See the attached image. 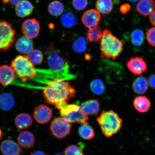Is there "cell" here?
I'll return each mask as SVG.
<instances>
[{
    "instance_id": "obj_1",
    "label": "cell",
    "mask_w": 155,
    "mask_h": 155,
    "mask_svg": "<svg viewBox=\"0 0 155 155\" xmlns=\"http://www.w3.org/2000/svg\"><path fill=\"white\" fill-rule=\"evenodd\" d=\"M42 93L45 101L55 106L71 100L74 97L76 91L68 81L56 78L46 85Z\"/></svg>"
},
{
    "instance_id": "obj_2",
    "label": "cell",
    "mask_w": 155,
    "mask_h": 155,
    "mask_svg": "<svg viewBox=\"0 0 155 155\" xmlns=\"http://www.w3.org/2000/svg\"><path fill=\"white\" fill-rule=\"evenodd\" d=\"M124 44V40H120L109 30L105 29L103 32L100 44L101 57L116 59L121 53Z\"/></svg>"
},
{
    "instance_id": "obj_3",
    "label": "cell",
    "mask_w": 155,
    "mask_h": 155,
    "mask_svg": "<svg viewBox=\"0 0 155 155\" xmlns=\"http://www.w3.org/2000/svg\"><path fill=\"white\" fill-rule=\"evenodd\" d=\"M96 120L102 133L107 137L119 132L123 125L121 118L112 110L102 111Z\"/></svg>"
},
{
    "instance_id": "obj_4",
    "label": "cell",
    "mask_w": 155,
    "mask_h": 155,
    "mask_svg": "<svg viewBox=\"0 0 155 155\" xmlns=\"http://www.w3.org/2000/svg\"><path fill=\"white\" fill-rule=\"evenodd\" d=\"M11 67L15 74L23 82L33 78L36 76L35 68L27 56H17L12 61Z\"/></svg>"
},
{
    "instance_id": "obj_5",
    "label": "cell",
    "mask_w": 155,
    "mask_h": 155,
    "mask_svg": "<svg viewBox=\"0 0 155 155\" xmlns=\"http://www.w3.org/2000/svg\"><path fill=\"white\" fill-rule=\"evenodd\" d=\"M64 104L59 110L62 117L71 123H78L82 124H89L88 116L82 111L80 106L75 104Z\"/></svg>"
},
{
    "instance_id": "obj_6",
    "label": "cell",
    "mask_w": 155,
    "mask_h": 155,
    "mask_svg": "<svg viewBox=\"0 0 155 155\" xmlns=\"http://www.w3.org/2000/svg\"><path fill=\"white\" fill-rule=\"evenodd\" d=\"M15 40V32L7 21H0V51H6L13 45Z\"/></svg>"
},
{
    "instance_id": "obj_7",
    "label": "cell",
    "mask_w": 155,
    "mask_h": 155,
    "mask_svg": "<svg viewBox=\"0 0 155 155\" xmlns=\"http://www.w3.org/2000/svg\"><path fill=\"white\" fill-rule=\"evenodd\" d=\"M48 65L52 69L58 71H63L68 67L67 60L60 55L53 42L46 50Z\"/></svg>"
},
{
    "instance_id": "obj_8",
    "label": "cell",
    "mask_w": 155,
    "mask_h": 155,
    "mask_svg": "<svg viewBox=\"0 0 155 155\" xmlns=\"http://www.w3.org/2000/svg\"><path fill=\"white\" fill-rule=\"evenodd\" d=\"M71 124L67 120L63 117L55 118L51 121L50 129L54 136L62 139L71 133Z\"/></svg>"
},
{
    "instance_id": "obj_9",
    "label": "cell",
    "mask_w": 155,
    "mask_h": 155,
    "mask_svg": "<svg viewBox=\"0 0 155 155\" xmlns=\"http://www.w3.org/2000/svg\"><path fill=\"white\" fill-rule=\"evenodd\" d=\"M21 30L25 36L30 39L35 38L39 35L40 25L35 19H27L23 23Z\"/></svg>"
},
{
    "instance_id": "obj_10",
    "label": "cell",
    "mask_w": 155,
    "mask_h": 155,
    "mask_svg": "<svg viewBox=\"0 0 155 155\" xmlns=\"http://www.w3.org/2000/svg\"><path fill=\"white\" fill-rule=\"evenodd\" d=\"M127 66L131 72L135 75H140L148 70L147 64L142 58L137 57L130 58L127 62Z\"/></svg>"
},
{
    "instance_id": "obj_11",
    "label": "cell",
    "mask_w": 155,
    "mask_h": 155,
    "mask_svg": "<svg viewBox=\"0 0 155 155\" xmlns=\"http://www.w3.org/2000/svg\"><path fill=\"white\" fill-rule=\"evenodd\" d=\"M101 16L98 11L94 9L87 10L83 13L82 21L83 25L89 29L98 26Z\"/></svg>"
},
{
    "instance_id": "obj_12",
    "label": "cell",
    "mask_w": 155,
    "mask_h": 155,
    "mask_svg": "<svg viewBox=\"0 0 155 155\" xmlns=\"http://www.w3.org/2000/svg\"><path fill=\"white\" fill-rule=\"evenodd\" d=\"M53 112L47 106L41 104L35 108L34 112V117L38 123L42 124L48 123L51 120Z\"/></svg>"
},
{
    "instance_id": "obj_13",
    "label": "cell",
    "mask_w": 155,
    "mask_h": 155,
    "mask_svg": "<svg viewBox=\"0 0 155 155\" xmlns=\"http://www.w3.org/2000/svg\"><path fill=\"white\" fill-rule=\"evenodd\" d=\"M0 148L1 152L4 155H20L22 151L19 144L10 140L3 141Z\"/></svg>"
},
{
    "instance_id": "obj_14",
    "label": "cell",
    "mask_w": 155,
    "mask_h": 155,
    "mask_svg": "<svg viewBox=\"0 0 155 155\" xmlns=\"http://www.w3.org/2000/svg\"><path fill=\"white\" fill-rule=\"evenodd\" d=\"M15 73L12 68L5 65L0 66V83L4 86L12 83L15 79Z\"/></svg>"
},
{
    "instance_id": "obj_15",
    "label": "cell",
    "mask_w": 155,
    "mask_h": 155,
    "mask_svg": "<svg viewBox=\"0 0 155 155\" xmlns=\"http://www.w3.org/2000/svg\"><path fill=\"white\" fill-rule=\"evenodd\" d=\"M80 107L86 115H96L100 111V103L96 99L89 100L83 102Z\"/></svg>"
},
{
    "instance_id": "obj_16",
    "label": "cell",
    "mask_w": 155,
    "mask_h": 155,
    "mask_svg": "<svg viewBox=\"0 0 155 155\" xmlns=\"http://www.w3.org/2000/svg\"><path fill=\"white\" fill-rule=\"evenodd\" d=\"M19 146L25 149L33 146L35 143V137L33 134L28 131L21 132L17 138Z\"/></svg>"
},
{
    "instance_id": "obj_17",
    "label": "cell",
    "mask_w": 155,
    "mask_h": 155,
    "mask_svg": "<svg viewBox=\"0 0 155 155\" xmlns=\"http://www.w3.org/2000/svg\"><path fill=\"white\" fill-rule=\"evenodd\" d=\"M34 7L31 3L28 0H22L15 8L17 16L24 18L30 15L33 11Z\"/></svg>"
},
{
    "instance_id": "obj_18",
    "label": "cell",
    "mask_w": 155,
    "mask_h": 155,
    "mask_svg": "<svg viewBox=\"0 0 155 155\" xmlns=\"http://www.w3.org/2000/svg\"><path fill=\"white\" fill-rule=\"evenodd\" d=\"M15 48L19 53L28 54L33 50V42L31 39L23 36L17 40Z\"/></svg>"
},
{
    "instance_id": "obj_19",
    "label": "cell",
    "mask_w": 155,
    "mask_h": 155,
    "mask_svg": "<svg viewBox=\"0 0 155 155\" xmlns=\"http://www.w3.org/2000/svg\"><path fill=\"white\" fill-rule=\"evenodd\" d=\"M133 104L135 109L141 113L147 112L151 107L150 100L145 96L135 97L133 100Z\"/></svg>"
},
{
    "instance_id": "obj_20",
    "label": "cell",
    "mask_w": 155,
    "mask_h": 155,
    "mask_svg": "<svg viewBox=\"0 0 155 155\" xmlns=\"http://www.w3.org/2000/svg\"><path fill=\"white\" fill-rule=\"evenodd\" d=\"M137 8L140 15H150L155 10V2L153 0H140L137 4Z\"/></svg>"
},
{
    "instance_id": "obj_21",
    "label": "cell",
    "mask_w": 155,
    "mask_h": 155,
    "mask_svg": "<svg viewBox=\"0 0 155 155\" xmlns=\"http://www.w3.org/2000/svg\"><path fill=\"white\" fill-rule=\"evenodd\" d=\"M15 124L19 129L24 130L30 127L32 124L31 116L27 113H21L16 116Z\"/></svg>"
},
{
    "instance_id": "obj_22",
    "label": "cell",
    "mask_w": 155,
    "mask_h": 155,
    "mask_svg": "<svg viewBox=\"0 0 155 155\" xmlns=\"http://www.w3.org/2000/svg\"><path fill=\"white\" fill-rule=\"evenodd\" d=\"M148 81L144 77H140L136 79L132 85L134 91L139 94H145L148 90Z\"/></svg>"
},
{
    "instance_id": "obj_23",
    "label": "cell",
    "mask_w": 155,
    "mask_h": 155,
    "mask_svg": "<svg viewBox=\"0 0 155 155\" xmlns=\"http://www.w3.org/2000/svg\"><path fill=\"white\" fill-rule=\"evenodd\" d=\"M15 105V100L9 93H4L0 95V108L4 111H8Z\"/></svg>"
},
{
    "instance_id": "obj_24",
    "label": "cell",
    "mask_w": 155,
    "mask_h": 155,
    "mask_svg": "<svg viewBox=\"0 0 155 155\" xmlns=\"http://www.w3.org/2000/svg\"><path fill=\"white\" fill-rule=\"evenodd\" d=\"M61 21L64 26L67 28H73L77 24V17L76 15L72 12H67L62 15Z\"/></svg>"
},
{
    "instance_id": "obj_25",
    "label": "cell",
    "mask_w": 155,
    "mask_h": 155,
    "mask_svg": "<svg viewBox=\"0 0 155 155\" xmlns=\"http://www.w3.org/2000/svg\"><path fill=\"white\" fill-rule=\"evenodd\" d=\"M96 7L99 12L104 15L109 14L113 9L112 0H97Z\"/></svg>"
},
{
    "instance_id": "obj_26",
    "label": "cell",
    "mask_w": 155,
    "mask_h": 155,
    "mask_svg": "<svg viewBox=\"0 0 155 155\" xmlns=\"http://www.w3.org/2000/svg\"><path fill=\"white\" fill-rule=\"evenodd\" d=\"M103 30L99 26L89 29L87 35V40L90 43L99 42L103 36Z\"/></svg>"
},
{
    "instance_id": "obj_27",
    "label": "cell",
    "mask_w": 155,
    "mask_h": 155,
    "mask_svg": "<svg viewBox=\"0 0 155 155\" xmlns=\"http://www.w3.org/2000/svg\"><path fill=\"white\" fill-rule=\"evenodd\" d=\"M64 7L62 3L58 1H54L50 2L48 6V11L50 15L57 17L63 12Z\"/></svg>"
},
{
    "instance_id": "obj_28",
    "label": "cell",
    "mask_w": 155,
    "mask_h": 155,
    "mask_svg": "<svg viewBox=\"0 0 155 155\" xmlns=\"http://www.w3.org/2000/svg\"><path fill=\"white\" fill-rule=\"evenodd\" d=\"M78 133L82 138L87 140L92 139L95 135L94 129L89 124H83L80 126L79 128Z\"/></svg>"
},
{
    "instance_id": "obj_29",
    "label": "cell",
    "mask_w": 155,
    "mask_h": 155,
    "mask_svg": "<svg viewBox=\"0 0 155 155\" xmlns=\"http://www.w3.org/2000/svg\"><path fill=\"white\" fill-rule=\"evenodd\" d=\"M28 59L35 65H40L41 64L44 59V55L40 50H33L27 55Z\"/></svg>"
},
{
    "instance_id": "obj_30",
    "label": "cell",
    "mask_w": 155,
    "mask_h": 155,
    "mask_svg": "<svg viewBox=\"0 0 155 155\" xmlns=\"http://www.w3.org/2000/svg\"><path fill=\"white\" fill-rule=\"evenodd\" d=\"M144 34L139 29L133 31L131 36L132 43L135 46H139L142 45L144 41Z\"/></svg>"
},
{
    "instance_id": "obj_31",
    "label": "cell",
    "mask_w": 155,
    "mask_h": 155,
    "mask_svg": "<svg viewBox=\"0 0 155 155\" xmlns=\"http://www.w3.org/2000/svg\"><path fill=\"white\" fill-rule=\"evenodd\" d=\"M90 88L93 93L97 95L103 94L105 90L103 82L99 79H95L91 82Z\"/></svg>"
},
{
    "instance_id": "obj_32",
    "label": "cell",
    "mask_w": 155,
    "mask_h": 155,
    "mask_svg": "<svg viewBox=\"0 0 155 155\" xmlns=\"http://www.w3.org/2000/svg\"><path fill=\"white\" fill-rule=\"evenodd\" d=\"M87 48V42L85 39L82 37L78 38L73 45L74 50L77 53H81L86 51Z\"/></svg>"
},
{
    "instance_id": "obj_33",
    "label": "cell",
    "mask_w": 155,
    "mask_h": 155,
    "mask_svg": "<svg viewBox=\"0 0 155 155\" xmlns=\"http://www.w3.org/2000/svg\"><path fill=\"white\" fill-rule=\"evenodd\" d=\"M64 155H84L81 146L78 145H69L64 151Z\"/></svg>"
},
{
    "instance_id": "obj_34",
    "label": "cell",
    "mask_w": 155,
    "mask_h": 155,
    "mask_svg": "<svg viewBox=\"0 0 155 155\" xmlns=\"http://www.w3.org/2000/svg\"><path fill=\"white\" fill-rule=\"evenodd\" d=\"M72 5L77 10L82 11L87 7L88 0H72Z\"/></svg>"
},
{
    "instance_id": "obj_35",
    "label": "cell",
    "mask_w": 155,
    "mask_h": 155,
    "mask_svg": "<svg viewBox=\"0 0 155 155\" xmlns=\"http://www.w3.org/2000/svg\"><path fill=\"white\" fill-rule=\"evenodd\" d=\"M146 38L148 43L155 47V27L149 29L147 31Z\"/></svg>"
},
{
    "instance_id": "obj_36",
    "label": "cell",
    "mask_w": 155,
    "mask_h": 155,
    "mask_svg": "<svg viewBox=\"0 0 155 155\" xmlns=\"http://www.w3.org/2000/svg\"><path fill=\"white\" fill-rule=\"evenodd\" d=\"M62 36L63 38L65 40H70L74 37V34L70 31H65L63 33Z\"/></svg>"
},
{
    "instance_id": "obj_37",
    "label": "cell",
    "mask_w": 155,
    "mask_h": 155,
    "mask_svg": "<svg viewBox=\"0 0 155 155\" xmlns=\"http://www.w3.org/2000/svg\"><path fill=\"white\" fill-rule=\"evenodd\" d=\"M148 83L151 88L155 89V74L150 75Z\"/></svg>"
},
{
    "instance_id": "obj_38",
    "label": "cell",
    "mask_w": 155,
    "mask_h": 155,
    "mask_svg": "<svg viewBox=\"0 0 155 155\" xmlns=\"http://www.w3.org/2000/svg\"><path fill=\"white\" fill-rule=\"evenodd\" d=\"M130 9V5L127 4H125L124 5H122L120 7V11L123 14H124L129 11Z\"/></svg>"
},
{
    "instance_id": "obj_39",
    "label": "cell",
    "mask_w": 155,
    "mask_h": 155,
    "mask_svg": "<svg viewBox=\"0 0 155 155\" xmlns=\"http://www.w3.org/2000/svg\"><path fill=\"white\" fill-rule=\"evenodd\" d=\"M149 18L151 24L155 27V9L150 15Z\"/></svg>"
},
{
    "instance_id": "obj_40",
    "label": "cell",
    "mask_w": 155,
    "mask_h": 155,
    "mask_svg": "<svg viewBox=\"0 0 155 155\" xmlns=\"http://www.w3.org/2000/svg\"><path fill=\"white\" fill-rule=\"evenodd\" d=\"M22 0H9V3L12 5L15 6L18 5Z\"/></svg>"
},
{
    "instance_id": "obj_41",
    "label": "cell",
    "mask_w": 155,
    "mask_h": 155,
    "mask_svg": "<svg viewBox=\"0 0 155 155\" xmlns=\"http://www.w3.org/2000/svg\"><path fill=\"white\" fill-rule=\"evenodd\" d=\"M31 155H48L45 153L41 151H37L31 153Z\"/></svg>"
},
{
    "instance_id": "obj_42",
    "label": "cell",
    "mask_w": 155,
    "mask_h": 155,
    "mask_svg": "<svg viewBox=\"0 0 155 155\" xmlns=\"http://www.w3.org/2000/svg\"><path fill=\"white\" fill-rule=\"evenodd\" d=\"M3 2L5 4L9 3V0H3Z\"/></svg>"
},
{
    "instance_id": "obj_43",
    "label": "cell",
    "mask_w": 155,
    "mask_h": 155,
    "mask_svg": "<svg viewBox=\"0 0 155 155\" xmlns=\"http://www.w3.org/2000/svg\"><path fill=\"white\" fill-rule=\"evenodd\" d=\"M49 26V28L51 29H53L54 28V25L52 24H50Z\"/></svg>"
},
{
    "instance_id": "obj_44",
    "label": "cell",
    "mask_w": 155,
    "mask_h": 155,
    "mask_svg": "<svg viewBox=\"0 0 155 155\" xmlns=\"http://www.w3.org/2000/svg\"><path fill=\"white\" fill-rule=\"evenodd\" d=\"M2 131L0 129V139H1V137H2Z\"/></svg>"
},
{
    "instance_id": "obj_45",
    "label": "cell",
    "mask_w": 155,
    "mask_h": 155,
    "mask_svg": "<svg viewBox=\"0 0 155 155\" xmlns=\"http://www.w3.org/2000/svg\"><path fill=\"white\" fill-rule=\"evenodd\" d=\"M129 1L132 2H136L138 1V0H129Z\"/></svg>"
},
{
    "instance_id": "obj_46",
    "label": "cell",
    "mask_w": 155,
    "mask_h": 155,
    "mask_svg": "<svg viewBox=\"0 0 155 155\" xmlns=\"http://www.w3.org/2000/svg\"><path fill=\"white\" fill-rule=\"evenodd\" d=\"M63 155L61 153H58L56 154L55 155Z\"/></svg>"
}]
</instances>
